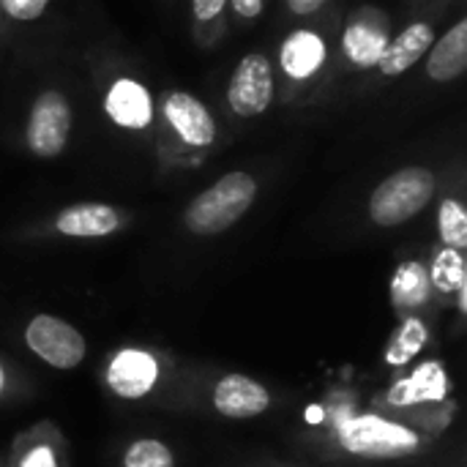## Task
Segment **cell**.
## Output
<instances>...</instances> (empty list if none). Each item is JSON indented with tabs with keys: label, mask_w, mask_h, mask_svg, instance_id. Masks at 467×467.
<instances>
[{
	"label": "cell",
	"mask_w": 467,
	"mask_h": 467,
	"mask_svg": "<svg viewBox=\"0 0 467 467\" xmlns=\"http://www.w3.org/2000/svg\"><path fill=\"white\" fill-rule=\"evenodd\" d=\"M257 183L249 172H227L186 208V227L197 235H216L233 227L254 202Z\"/></svg>",
	"instance_id": "1"
},
{
	"label": "cell",
	"mask_w": 467,
	"mask_h": 467,
	"mask_svg": "<svg viewBox=\"0 0 467 467\" xmlns=\"http://www.w3.org/2000/svg\"><path fill=\"white\" fill-rule=\"evenodd\" d=\"M435 175L427 167H405L389 175L369 200V213L380 227H397L430 205Z\"/></svg>",
	"instance_id": "2"
},
{
	"label": "cell",
	"mask_w": 467,
	"mask_h": 467,
	"mask_svg": "<svg viewBox=\"0 0 467 467\" xmlns=\"http://www.w3.org/2000/svg\"><path fill=\"white\" fill-rule=\"evenodd\" d=\"M342 443L348 451L372 460H400L419 451L421 438L394 421L380 416H358L342 427Z\"/></svg>",
	"instance_id": "3"
},
{
	"label": "cell",
	"mask_w": 467,
	"mask_h": 467,
	"mask_svg": "<svg viewBox=\"0 0 467 467\" xmlns=\"http://www.w3.org/2000/svg\"><path fill=\"white\" fill-rule=\"evenodd\" d=\"M27 348L57 369H74L85 358V339L82 334L68 326L66 320H57L52 315H38L30 320L25 331Z\"/></svg>",
	"instance_id": "4"
},
{
	"label": "cell",
	"mask_w": 467,
	"mask_h": 467,
	"mask_svg": "<svg viewBox=\"0 0 467 467\" xmlns=\"http://www.w3.org/2000/svg\"><path fill=\"white\" fill-rule=\"evenodd\" d=\"M71 131V107L57 90H47L36 99L27 120V145L36 156L52 159L57 156Z\"/></svg>",
	"instance_id": "5"
},
{
	"label": "cell",
	"mask_w": 467,
	"mask_h": 467,
	"mask_svg": "<svg viewBox=\"0 0 467 467\" xmlns=\"http://www.w3.org/2000/svg\"><path fill=\"white\" fill-rule=\"evenodd\" d=\"M271 99H274L271 63H268L265 55L252 52L238 63L235 74H233V79L227 85V101H230L235 115L254 118V115H263L271 107Z\"/></svg>",
	"instance_id": "6"
},
{
	"label": "cell",
	"mask_w": 467,
	"mask_h": 467,
	"mask_svg": "<svg viewBox=\"0 0 467 467\" xmlns=\"http://www.w3.org/2000/svg\"><path fill=\"white\" fill-rule=\"evenodd\" d=\"M156 378H159V367H156L153 356H148L142 350H120L107 369L109 389L126 400L145 397L156 386Z\"/></svg>",
	"instance_id": "7"
},
{
	"label": "cell",
	"mask_w": 467,
	"mask_h": 467,
	"mask_svg": "<svg viewBox=\"0 0 467 467\" xmlns=\"http://www.w3.org/2000/svg\"><path fill=\"white\" fill-rule=\"evenodd\" d=\"M164 115L178 131V137L194 148H205L216 137V123L202 101L189 93H170L164 101Z\"/></svg>",
	"instance_id": "8"
},
{
	"label": "cell",
	"mask_w": 467,
	"mask_h": 467,
	"mask_svg": "<svg viewBox=\"0 0 467 467\" xmlns=\"http://www.w3.org/2000/svg\"><path fill=\"white\" fill-rule=\"evenodd\" d=\"M213 405L222 416L252 419V416H260L263 410H268L271 394L260 383H254L244 375H227L219 380V386L213 391Z\"/></svg>",
	"instance_id": "9"
},
{
	"label": "cell",
	"mask_w": 467,
	"mask_h": 467,
	"mask_svg": "<svg viewBox=\"0 0 467 467\" xmlns=\"http://www.w3.org/2000/svg\"><path fill=\"white\" fill-rule=\"evenodd\" d=\"M432 41H435L432 25H427V22L408 25L391 44H386V49L378 60L380 71L386 77H397V74L408 71L410 66H416L424 57V52L432 47Z\"/></svg>",
	"instance_id": "10"
},
{
	"label": "cell",
	"mask_w": 467,
	"mask_h": 467,
	"mask_svg": "<svg viewBox=\"0 0 467 467\" xmlns=\"http://www.w3.org/2000/svg\"><path fill=\"white\" fill-rule=\"evenodd\" d=\"M57 233L71 235V238H101L109 235L120 227V213L109 205L101 202H82L60 211L55 219Z\"/></svg>",
	"instance_id": "11"
},
{
	"label": "cell",
	"mask_w": 467,
	"mask_h": 467,
	"mask_svg": "<svg viewBox=\"0 0 467 467\" xmlns=\"http://www.w3.org/2000/svg\"><path fill=\"white\" fill-rule=\"evenodd\" d=\"M107 112L115 123L129 129H142L150 123L153 107L148 90L134 79H118L107 93Z\"/></svg>",
	"instance_id": "12"
},
{
	"label": "cell",
	"mask_w": 467,
	"mask_h": 467,
	"mask_svg": "<svg viewBox=\"0 0 467 467\" xmlns=\"http://www.w3.org/2000/svg\"><path fill=\"white\" fill-rule=\"evenodd\" d=\"M467 68V19H460L430 52L427 74L438 82L457 79Z\"/></svg>",
	"instance_id": "13"
},
{
	"label": "cell",
	"mask_w": 467,
	"mask_h": 467,
	"mask_svg": "<svg viewBox=\"0 0 467 467\" xmlns=\"http://www.w3.org/2000/svg\"><path fill=\"white\" fill-rule=\"evenodd\" d=\"M323 60H326V44L312 30H296L282 44V68L296 79L312 77L323 66Z\"/></svg>",
	"instance_id": "14"
},
{
	"label": "cell",
	"mask_w": 467,
	"mask_h": 467,
	"mask_svg": "<svg viewBox=\"0 0 467 467\" xmlns=\"http://www.w3.org/2000/svg\"><path fill=\"white\" fill-rule=\"evenodd\" d=\"M449 391V378L443 375V369L438 364H424L410 380L400 383L391 391V402L394 405H416L424 400H441Z\"/></svg>",
	"instance_id": "15"
},
{
	"label": "cell",
	"mask_w": 467,
	"mask_h": 467,
	"mask_svg": "<svg viewBox=\"0 0 467 467\" xmlns=\"http://www.w3.org/2000/svg\"><path fill=\"white\" fill-rule=\"evenodd\" d=\"M391 293H394L397 306H405V309L421 306L430 296V276H427L424 265H419V263L400 265L394 285H391Z\"/></svg>",
	"instance_id": "16"
},
{
	"label": "cell",
	"mask_w": 467,
	"mask_h": 467,
	"mask_svg": "<svg viewBox=\"0 0 467 467\" xmlns=\"http://www.w3.org/2000/svg\"><path fill=\"white\" fill-rule=\"evenodd\" d=\"M345 49H348V55H350L356 63L372 66V63L380 60V55H383V49H386V36H383L380 30H372V27L356 22V25L348 30V36H345Z\"/></svg>",
	"instance_id": "17"
},
{
	"label": "cell",
	"mask_w": 467,
	"mask_h": 467,
	"mask_svg": "<svg viewBox=\"0 0 467 467\" xmlns=\"http://www.w3.org/2000/svg\"><path fill=\"white\" fill-rule=\"evenodd\" d=\"M424 342H427V328H424V323L416 320V317H408V320L402 323V328L397 331V339H394L391 348H389V364L400 367V364L410 361V358L424 348Z\"/></svg>",
	"instance_id": "18"
},
{
	"label": "cell",
	"mask_w": 467,
	"mask_h": 467,
	"mask_svg": "<svg viewBox=\"0 0 467 467\" xmlns=\"http://www.w3.org/2000/svg\"><path fill=\"white\" fill-rule=\"evenodd\" d=\"M441 238L449 249H465L467 246V213L457 200H443L438 213Z\"/></svg>",
	"instance_id": "19"
},
{
	"label": "cell",
	"mask_w": 467,
	"mask_h": 467,
	"mask_svg": "<svg viewBox=\"0 0 467 467\" xmlns=\"http://www.w3.org/2000/svg\"><path fill=\"white\" fill-rule=\"evenodd\" d=\"M432 282L451 293V290H462L465 285V263L460 257L457 249H446L435 257V265H432Z\"/></svg>",
	"instance_id": "20"
},
{
	"label": "cell",
	"mask_w": 467,
	"mask_h": 467,
	"mask_svg": "<svg viewBox=\"0 0 467 467\" xmlns=\"http://www.w3.org/2000/svg\"><path fill=\"white\" fill-rule=\"evenodd\" d=\"M126 467H175V460L170 454V449L161 441H137L129 446L126 457H123Z\"/></svg>",
	"instance_id": "21"
},
{
	"label": "cell",
	"mask_w": 467,
	"mask_h": 467,
	"mask_svg": "<svg viewBox=\"0 0 467 467\" xmlns=\"http://www.w3.org/2000/svg\"><path fill=\"white\" fill-rule=\"evenodd\" d=\"M49 0H0V5L8 11V16L19 19V22H30L38 19L44 14Z\"/></svg>",
	"instance_id": "22"
},
{
	"label": "cell",
	"mask_w": 467,
	"mask_h": 467,
	"mask_svg": "<svg viewBox=\"0 0 467 467\" xmlns=\"http://www.w3.org/2000/svg\"><path fill=\"white\" fill-rule=\"evenodd\" d=\"M224 3H227V0H192L194 16H197L200 22H211V19L219 16V11L224 8Z\"/></svg>",
	"instance_id": "23"
},
{
	"label": "cell",
	"mask_w": 467,
	"mask_h": 467,
	"mask_svg": "<svg viewBox=\"0 0 467 467\" xmlns=\"http://www.w3.org/2000/svg\"><path fill=\"white\" fill-rule=\"evenodd\" d=\"M22 467H55V457H52V451L49 449H36V451H30L27 457H25V462Z\"/></svg>",
	"instance_id": "24"
},
{
	"label": "cell",
	"mask_w": 467,
	"mask_h": 467,
	"mask_svg": "<svg viewBox=\"0 0 467 467\" xmlns=\"http://www.w3.org/2000/svg\"><path fill=\"white\" fill-rule=\"evenodd\" d=\"M233 8L246 19H254L263 11V0H233Z\"/></svg>",
	"instance_id": "25"
},
{
	"label": "cell",
	"mask_w": 467,
	"mask_h": 467,
	"mask_svg": "<svg viewBox=\"0 0 467 467\" xmlns=\"http://www.w3.org/2000/svg\"><path fill=\"white\" fill-rule=\"evenodd\" d=\"M323 3L326 0H287V5H290V11L293 14H315L317 8H323Z\"/></svg>",
	"instance_id": "26"
},
{
	"label": "cell",
	"mask_w": 467,
	"mask_h": 467,
	"mask_svg": "<svg viewBox=\"0 0 467 467\" xmlns=\"http://www.w3.org/2000/svg\"><path fill=\"white\" fill-rule=\"evenodd\" d=\"M3 389H5V372H3V367H0V394H3Z\"/></svg>",
	"instance_id": "27"
}]
</instances>
